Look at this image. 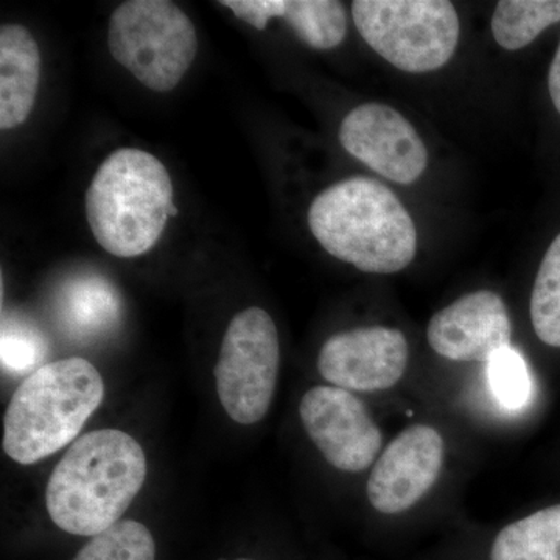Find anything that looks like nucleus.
<instances>
[{
  "mask_svg": "<svg viewBox=\"0 0 560 560\" xmlns=\"http://www.w3.org/2000/svg\"><path fill=\"white\" fill-rule=\"evenodd\" d=\"M342 149L397 184H412L425 172L429 153L415 127L390 106L366 103L341 121Z\"/></svg>",
  "mask_w": 560,
  "mask_h": 560,
  "instance_id": "1a4fd4ad",
  "label": "nucleus"
},
{
  "mask_svg": "<svg viewBox=\"0 0 560 560\" xmlns=\"http://www.w3.org/2000/svg\"><path fill=\"white\" fill-rule=\"evenodd\" d=\"M408 342L393 327H363L334 335L318 357L319 374L352 390H383L396 385L408 366Z\"/></svg>",
  "mask_w": 560,
  "mask_h": 560,
  "instance_id": "9d476101",
  "label": "nucleus"
},
{
  "mask_svg": "<svg viewBox=\"0 0 560 560\" xmlns=\"http://www.w3.org/2000/svg\"><path fill=\"white\" fill-rule=\"evenodd\" d=\"M219 560H226V559H219Z\"/></svg>",
  "mask_w": 560,
  "mask_h": 560,
  "instance_id": "a878e982",
  "label": "nucleus"
},
{
  "mask_svg": "<svg viewBox=\"0 0 560 560\" xmlns=\"http://www.w3.org/2000/svg\"><path fill=\"white\" fill-rule=\"evenodd\" d=\"M220 5L230 9L250 27L265 31L268 22L283 16L285 0H221Z\"/></svg>",
  "mask_w": 560,
  "mask_h": 560,
  "instance_id": "4be33fe9",
  "label": "nucleus"
},
{
  "mask_svg": "<svg viewBox=\"0 0 560 560\" xmlns=\"http://www.w3.org/2000/svg\"><path fill=\"white\" fill-rule=\"evenodd\" d=\"M105 383L90 361H51L28 375L3 419V451L31 466L70 444L101 407Z\"/></svg>",
  "mask_w": 560,
  "mask_h": 560,
  "instance_id": "20e7f679",
  "label": "nucleus"
},
{
  "mask_svg": "<svg viewBox=\"0 0 560 560\" xmlns=\"http://www.w3.org/2000/svg\"><path fill=\"white\" fill-rule=\"evenodd\" d=\"M280 364L279 334L264 308L232 318L221 341L215 374L221 407L234 422L253 425L270 410Z\"/></svg>",
  "mask_w": 560,
  "mask_h": 560,
  "instance_id": "0eeeda50",
  "label": "nucleus"
},
{
  "mask_svg": "<svg viewBox=\"0 0 560 560\" xmlns=\"http://www.w3.org/2000/svg\"><path fill=\"white\" fill-rule=\"evenodd\" d=\"M121 298L113 282L95 272L70 278L58 291L57 320L75 341H94L119 326Z\"/></svg>",
  "mask_w": 560,
  "mask_h": 560,
  "instance_id": "4468645a",
  "label": "nucleus"
},
{
  "mask_svg": "<svg viewBox=\"0 0 560 560\" xmlns=\"http://www.w3.org/2000/svg\"><path fill=\"white\" fill-rule=\"evenodd\" d=\"M108 49L147 90L167 94L194 65L197 31L176 3L128 0L110 14Z\"/></svg>",
  "mask_w": 560,
  "mask_h": 560,
  "instance_id": "39448f33",
  "label": "nucleus"
},
{
  "mask_svg": "<svg viewBox=\"0 0 560 560\" xmlns=\"http://www.w3.org/2000/svg\"><path fill=\"white\" fill-rule=\"evenodd\" d=\"M178 213H179L178 208H176V206H173V208L171 210V217H176V215H178Z\"/></svg>",
  "mask_w": 560,
  "mask_h": 560,
  "instance_id": "b1692460",
  "label": "nucleus"
},
{
  "mask_svg": "<svg viewBox=\"0 0 560 560\" xmlns=\"http://www.w3.org/2000/svg\"><path fill=\"white\" fill-rule=\"evenodd\" d=\"M235 560H254V559H248V558H238V559H235Z\"/></svg>",
  "mask_w": 560,
  "mask_h": 560,
  "instance_id": "393cba45",
  "label": "nucleus"
},
{
  "mask_svg": "<svg viewBox=\"0 0 560 560\" xmlns=\"http://www.w3.org/2000/svg\"><path fill=\"white\" fill-rule=\"evenodd\" d=\"M548 88H550L551 101L560 114V44L555 58H552L550 75H548Z\"/></svg>",
  "mask_w": 560,
  "mask_h": 560,
  "instance_id": "5701e85b",
  "label": "nucleus"
},
{
  "mask_svg": "<svg viewBox=\"0 0 560 560\" xmlns=\"http://www.w3.org/2000/svg\"><path fill=\"white\" fill-rule=\"evenodd\" d=\"M444 440L433 427L401 431L371 471L368 497L382 514L410 510L436 482L444 464Z\"/></svg>",
  "mask_w": 560,
  "mask_h": 560,
  "instance_id": "9b49d317",
  "label": "nucleus"
},
{
  "mask_svg": "<svg viewBox=\"0 0 560 560\" xmlns=\"http://www.w3.org/2000/svg\"><path fill=\"white\" fill-rule=\"evenodd\" d=\"M304 429L335 469L366 470L382 448V431L363 401L338 386H315L300 405Z\"/></svg>",
  "mask_w": 560,
  "mask_h": 560,
  "instance_id": "6e6552de",
  "label": "nucleus"
},
{
  "mask_svg": "<svg viewBox=\"0 0 560 560\" xmlns=\"http://www.w3.org/2000/svg\"><path fill=\"white\" fill-rule=\"evenodd\" d=\"M43 58L32 32L21 24L0 28V128L20 127L38 95Z\"/></svg>",
  "mask_w": 560,
  "mask_h": 560,
  "instance_id": "ddd939ff",
  "label": "nucleus"
},
{
  "mask_svg": "<svg viewBox=\"0 0 560 560\" xmlns=\"http://www.w3.org/2000/svg\"><path fill=\"white\" fill-rule=\"evenodd\" d=\"M72 560H156V544L142 523L120 521L92 537Z\"/></svg>",
  "mask_w": 560,
  "mask_h": 560,
  "instance_id": "6ab92c4d",
  "label": "nucleus"
},
{
  "mask_svg": "<svg viewBox=\"0 0 560 560\" xmlns=\"http://www.w3.org/2000/svg\"><path fill=\"white\" fill-rule=\"evenodd\" d=\"M173 206L165 165L149 151L130 147L102 162L84 198L95 241L121 259L143 256L160 242Z\"/></svg>",
  "mask_w": 560,
  "mask_h": 560,
  "instance_id": "7ed1b4c3",
  "label": "nucleus"
},
{
  "mask_svg": "<svg viewBox=\"0 0 560 560\" xmlns=\"http://www.w3.org/2000/svg\"><path fill=\"white\" fill-rule=\"evenodd\" d=\"M308 228L335 259L357 270L393 275L411 264L418 232L393 190L371 178H350L320 191Z\"/></svg>",
  "mask_w": 560,
  "mask_h": 560,
  "instance_id": "f03ea898",
  "label": "nucleus"
},
{
  "mask_svg": "<svg viewBox=\"0 0 560 560\" xmlns=\"http://www.w3.org/2000/svg\"><path fill=\"white\" fill-rule=\"evenodd\" d=\"M147 478L143 448L121 430H97L70 445L51 471L46 506L73 536H97L120 522Z\"/></svg>",
  "mask_w": 560,
  "mask_h": 560,
  "instance_id": "f257e3e1",
  "label": "nucleus"
},
{
  "mask_svg": "<svg viewBox=\"0 0 560 560\" xmlns=\"http://www.w3.org/2000/svg\"><path fill=\"white\" fill-rule=\"evenodd\" d=\"M556 22L560 0H501L493 11V38L503 49L521 50Z\"/></svg>",
  "mask_w": 560,
  "mask_h": 560,
  "instance_id": "dca6fc26",
  "label": "nucleus"
},
{
  "mask_svg": "<svg viewBox=\"0 0 560 560\" xmlns=\"http://www.w3.org/2000/svg\"><path fill=\"white\" fill-rule=\"evenodd\" d=\"M352 14L371 49L405 72L441 69L458 47V13L447 0H357Z\"/></svg>",
  "mask_w": 560,
  "mask_h": 560,
  "instance_id": "423d86ee",
  "label": "nucleus"
},
{
  "mask_svg": "<svg viewBox=\"0 0 560 560\" xmlns=\"http://www.w3.org/2000/svg\"><path fill=\"white\" fill-rule=\"evenodd\" d=\"M47 345L43 331L20 316L3 315L2 334H0V360L2 370L13 377L32 375L44 366Z\"/></svg>",
  "mask_w": 560,
  "mask_h": 560,
  "instance_id": "aec40b11",
  "label": "nucleus"
},
{
  "mask_svg": "<svg viewBox=\"0 0 560 560\" xmlns=\"http://www.w3.org/2000/svg\"><path fill=\"white\" fill-rule=\"evenodd\" d=\"M506 304L493 291L466 294L430 319L427 337L434 352L455 361H489L511 346Z\"/></svg>",
  "mask_w": 560,
  "mask_h": 560,
  "instance_id": "f8f14e48",
  "label": "nucleus"
},
{
  "mask_svg": "<svg viewBox=\"0 0 560 560\" xmlns=\"http://www.w3.org/2000/svg\"><path fill=\"white\" fill-rule=\"evenodd\" d=\"M490 560H560V504L500 530Z\"/></svg>",
  "mask_w": 560,
  "mask_h": 560,
  "instance_id": "2eb2a0df",
  "label": "nucleus"
},
{
  "mask_svg": "<svg viewBox=\"0 0 560 560\" xmlns=\"http://www.w3.org/2000/svg\"><path fill=\"white\" fill-rule=\"evenodd\" d=\"M530 320L541 342L560 348V234L537 272L530 294Z\"/></svg>",
  "mask_w": 560,
  "mask_h": 560,
  "instance_id": "a211bd4d",
  "label": "nucleus"
},
{
  "mask_svg": "<svg viewBox=\"0 0 560 560\" xmlns=\"http://www.w3.org/2000/svg\"><path fill=\"white\" fill-rule=\"evenodd\" d=\"M282 20L316 50L335 49L348 35L346 10L337 0H285Z\"/></svg>",
  "mask_w": 560,
  "mask_h": 560,
  "instance_id": "f3484780",
  "label": "nucleus"
},
{
  "mask_svg": "<svg viewBox=\"0 0 560 560\" xmlns=\"http://www.w3.org/2000/svg\"><path fill=\"white\" fill-rule=\"evenodd\" d=\"M488 375L490 388L504 408L521 410L529 404L533 381L528 364L518 350L511 346L499 350L488 361Z\"/></svg>",
  "mask_w": 560,
  "mask_h": 560,
  "instance_id": "412c9836",
  "label": "nucleus"
}]
</instances>
